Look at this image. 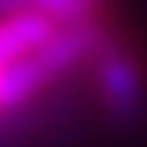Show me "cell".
I'll list each match as a JSON object with an SVG mask.
<instances>
[{
    "mask_svg": "<svg viewBox=\"0 0 147 147\" xmlns=\"http://www.w3.org/2000/svg\"><path fill=\"white\" fill-rule=\"evenodd\" d=\"M98 121L115 134H134L147 124V59L115 23H105L82 65Z\"/></svg>",
    "mask_w": 147,
    "mask_h": 147,
    "instance_id": "6da1fadb",
    "label": "cell"
},
{
    "mask_svg": "<svg viewBox=\"0 0 147 147\" xmlns=\"http://www.w3.org/2000/svg\"><path fill=\"white\" fill-rule=\"evenodd\" d=\"M26 10L46 16L56 26L108 20V0H26Z\"/></svg>",
    "mask_w": 147,
    "mask_h": 147,
    "instance_id": "7a4b0ae2",
    "label": "cell"
}]
</instances>
